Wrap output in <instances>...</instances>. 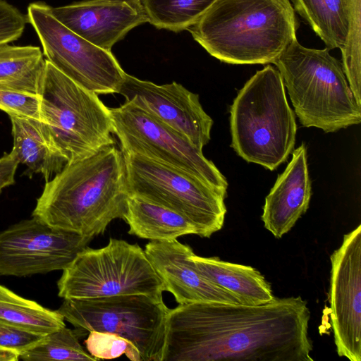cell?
Segmentation results:
<instances>
[{"label": "cell", "instance_id": "ac0fdd59", "mask_svg": "<svg viewBox=\"0 0 361 361\" xmlns=\"http://www.w3.org/2000/svg\"><path fill=\"white\" fill-rule=\"evenodd\" d=\"M190 258L204 277L231 293L242 305L266 304L275 298L270 283L259 271L250 266L225 262L216 257H200L195 253Z\"/></svg>", "mask_w": 361, "mask_h": 361}, {"label": "cell", "instance_id": "277c9868", "mask_svg": "<svg viewBox=\"0 0 361 361\" xmlns=\"http://www.w3.org/2000/svg\"><path fill=\"white\" fill-rule=\"evenodd\" d=\"M230 114L231 147L238 156L271 171L287 160L297 125L277 68L257 71L238 92Z\"/></svg>", "mask_w": 361, "mask_h": 361}, {"label": "cell", "instance_id": "8fae6325", "mask_svg": "<svg viewBox=\"0 0 361 361\" xmlns=\"http://www.w3.org/2000/svg\"><path fill=\"white\" fill-rule=\"evenodd\" d=\"M26 16L46 59L59 71L97 95L118 93L126 73L111 51L97 47L69 30L54 16L51 6L44 2L30 4Z\"/></svg>", "mask_w": 361, "mask_h": 361}, {"label": "cell", "instance_id": "8992f818", "mask_svg": "<svg viewBox=\"0 0 361 361\" xmlns=\"http://www.w3.org/2000/svg\"><path fill=\"white\" fill-rule=\"evenodd\" d=\"M40 121L66 164L114 144L109 108L46 59L40 94Z\"/></svg>", "mask_w": 361, "mask_h": 361}, {"label": "cell", "instance_id": "d6986e66", "mask_svg": "<svg viewBox=\"0 0 361 361\" xmlns=\"http://www.w3.org/2000/svg\"><path fill=\"white\" fill-rule=\"evenodd\" d=\"M13 138L11 152L19 164L27 166L30 178L40 173L47 182L66 164L58 152L40 120L10 116Z\"/></svg>", "mask_w": 361, "mask_h": 361}, {"label": "cell", "instance_id": "4dcf8cb0", "mask_svg": "<svg viewBox=\"0 0 361 361\" xmlns=\"http://www.w3.org/2000/svg\"><path fill=\"white\" fill-rule=\"evenodd\" d=\"M19 163L11 152L0 158V194L6 187L15 183V174Z\"/></svg>", "mask_w": 361, "mask_h": 361}, {"label": "cell", "instance_id": "2e32d148", "mask_svg": "<svg viewBox=\"0 0 361 361\" xmlns=\"http://www.w3.org/2000/svg\"><path fill=\"white\" fill-rule=\"evenodd\" d=\"M145 252L162 281L164 291L170 292L178 305L192 302L240 304L231 293L212 283L195 268L188 245L177 239L150 240Z\"/></svg>", "mask_w": 361, "mask_h": 361}, {"label": "cell", "instance_id": "ffe728a7", "mask_svg": "<svg viewBox=\"0 0 361 361\" xmlns=\"http://www.w3.org/2000/svg\"><path fill=\"white\" fill-rule=\"evenodd\" d=\"M123 220L128 234L150 240H169L197 235L196 227L179 214L159 204L129 196Z\"/></svg>", "mask_w": 361, "mask_h": 361}, {"label": "cell", "instance_id": "7a4b0ae2", "mask_svg": "<svg viewBox=\"0 0 361 361\" xmlns=\"http://www.w3.org/2000/svg\"><path fill=\"white\" fill-rule=\"evenodd\" d=\"M128 197L123 154L112 144L66 164L46 182L32 216L93 239L123 219Z\"/></svg>", "mask_w": 361, "mask_h": 361}, {"label": "cell", "instance_id": "7402d4cb", "mask_svg": "<svg viewBox=\"0 0 361 361\" xmlns=\"http://www.w3.org/2000/svg\"><path fill=\"white\" fill-rule=\"evenodd\" d=\"M295 10L309 23L326 48L341 50L348 30L347 0H293Z\"/></svg>", "mask_w": 361, "mask_h": 361}, {"label": "cell", "instance_id": "d4e9b609", "mask_svg": "<svg viewBox=\"0 0 361 361\" xmlns=\"http://www.w3.org/2000/svg\"><path fill=\"white\" fill-rule=\"evenodd\" d=\"M25 361H97L79 342L75 331L65 326L43 336L19 354Z\"/></svg>", "mask_w": 361, "mask_h": 361}, {"label": "cell", "instance_id": "6da1fadb", "mask_svg": "<svg viewBox=\"0 0 361 361\" xmlns=\"http://www.w3.org/2000/svg\"><path fill=\"white\" fill-rule=\"evenodd\" d=\"M310 319L300 296L178 305L168 312L163 361H312Z\"/></svg>", "mask_w": 361, "mask_h": 361}, {"label": "cell", "instance_id": "3957f363", "mask_svg": "<svg viewBox=\"0 0 361 361\" xmlns=\"http://www.w3.org/2000/svg\"><path fill=\"white\" fill-rule=\"evenodd\" d=\"M298 27L289 0H216L188 30L221 61L267 64L296 38Z\"/></svg>", "mask_w": 361, "mask_h": 361}, {"label": "cell", "instance_id": "cb8c5ba5", "mask_svg": "<svg viewBox=\"0 0 361 361\" xmlns=\"http://www.w3.org/2000/svg\"><path fill=\"white\" fill-rule=\"evenodd\" d=\"M216 0H142L149 23L175 32L188 30Z\"/></svg>", "mask_w": 361, "mask_h": 361}, {"label": "cell", "instance_id": "5bb4252c", "mask_svg": "<svg viewBox=\"0 0 361 361\" xmlns=\"http://www.w3.org/2000/svg\"><path fill=\"white\" fill-rule=\"evenodd\" d=\"M118 94L184 135L198 149L202 151L209 143L213 120L203 109L199 95L182 85H159L126 73Z\"/></svg>", "mask_w": 361, "mask_h": 361}, {"label": "cell", "instance_id": "52a82bcc", "mask_svg": "<svg viewBox=\"0 0 361 361\" xmlns=\"http://www.w3.org/2000/svg\"><path fill=\"white\" fill-rule=\"evenodd\" d=\"M63 299L144 294L162 298L164 286L137 244L111 238L98 249L87 247L63 270L57 282Z\"/></svg>", "mask_w": 361, "mask_h": 361}, {"label": "cell", "instance_id": "1f68e13d", "mask_svg": "<svg viewBox=\"0 0 361 361\" xmlns=\"http://www.w3.org/2000/svg\"><path fill=\"white\" fill-rule=\"evenodd\" d=\"M19 360V355L13 351L0 348V361H16Z\"/></svg>", "mask_w": 361, "mask_h": 361}, {"label": "cell", "instance_id": "f1b7e54d", "mask_svg": "<svg viewBox=\"0 0 361 361\" xmlns=\"http://www.w3.org/2000/svg\"><path fill=\"white\" fill-rule=\"evenodd\" d=\"M27 16L5 0H0V44L18 39L27 23Z\"/></svg>", "mask_w": 361, "mask_h": 361}, {"label": "cell", "instance_id": "9c48e42d", "mask_svg": "<svg viewBox=\"0 0 361 361\" xmlns=\"http://www.w3.org/2000/svg\"><path fill=\"white\" fill-rule=\"evenodd\" d=\"M129 196L171 209L210 238L224 226L226 207L219 191L193 175L142 156L123 153Z\"/></svg>", "mask_w": 361, "mask_h": 361}, {"label": "cell", "instance_id": "ba28073f", "mask_svg": "<svg viewBox=\"0 0 361 361\" xmlns=\"http://www.w3.org/2000/svg\"><path fill=\"white\" fill-rule=\"evenodd\" d=\"M169 308L144 294L64 299L57 311L80 331L107 332L129 341L142 361H163Z\"/></svg>", "mask_w": 361, "mask_h": 361}, {"label": "cell", "instance_id": "9a60e30c", "mask_svg": "<svg viewBox=\"0 0 361 361\" xmlns=\"http://www.w3.org/2000/svg\"><path fill=\"white\" fill-rule=\"evenodd\" d=\"M51 11L69 30L107 51L130 30L149 23L142 0H87L51 6Z\"/></svg>", "mask_w": 361, "mask_h": 361}, {"label": "cell", "instance_id": "83f0119b", "mask_svg": "<svg viewBox=\"0 0 361 361\" xmlns=\"http://www.w3.org/2000/svg\"><path fill=\"white\" fill-rule=\"evenodd\" d=\"M0 110L9 116L40 120V95L0 86Z\"/></svg>", "mask_w": 361, "mask_h": 361}, {"label": "cell", "instance_id": "e0dca14e", "mask_svg": "<svg viewBox=\"0 0 361 361\" xmlns=\"http://www.w3.org/2000/svg\"><path fill=\"white\" fill-rule=\"evenodd\" d=\"M311 196L307 148L302 142L292 152L291 160L265 198L262 215L264 228L281 238L307 212Z\"/></svg>", "mask_w": 361, "mask_h": 361}, {"label": "cell", "instance_id": "44dd1931", "mask_svg": "<svg viewBox=\"0 0 361 361\" xmlns=\"http://www.w3.org/2000/svg\"><path fill=\"white\" fill-rule=\"evenodd\" d=\"M39 47L0 44V86L40 95L46 59Z\"/></svg>", "mask_w": 361, "mask_h": 361}, {"label": "cell", "instance_id": "30bf717a", "mask_svg": "<svg viewBox=\"0 0 361 361\" xmlns=\"http://www.w3.org/2000/svg\"><path fill=\"white\" fill-rule=\"evenodd\" d=\"M123 153L142 156L185 171L226 197L228 182L214 164L184 135L128 102L109 108Z\"/></svg>", "mask_w": 361, "mask_h": 361}, {"label": "cell", "instance_id": "7c38bea8", "mask_svg": "<svg viewBox=\"0 0 361 361\" xmlns=\"http://www.w3.org/2000/svg\"><path fill=\"white\" fill-rule=\"evenodd\" d=\"M92 240L54 228L34 216L21 221L0 232V276L63 271Z\"/></svg>", "mask_w": 361, "mask_h": 361}, {"label": "cell", "instance_id": "5b68a950", "mask_svg": "<svg viewBox=\"0 0 361 361\" xmlns=\"http://www.w3.org/2000/svg\"><path fill=\"white\" fill-rule=\"evenodd\" d=\"M273 63L303 126L333 133L361 122L342 63L326 47L309 49L295 38Z\"/></svg>", "mask_w": 361, "mask_h": 361}, {"label": "cell", "instance_id": "f546056e", "mask_svg": "<svg viewBox=\"0 0 361 361\" xmlns=\"http://www.w3.org/2000/svg\"><path fill=\"white\" fill-rule=\"evenodd\" d=\"M44 335L15 325L0 322V348L18 355L38 342Z\"/></svg>", "mask_w": 361, "mask_h": 361}, {"label": "cell", "instance_id": "4fadbf2b", "mask_svg": "<svg viewBox=\"0 0 361 361\" xmlns=\"http://www.w3.org/2000/svg\"><path fill=\"white\" fill-rule=\"evenodd\" d=\"M329 300L336 351L361 360V225L345 234L330 256Z\"/></svg>", "mask_w": 361, "mask_h": 361}, {"label": "cell", "instance_id": "603a6c76", "mask_svg": "<svg viewBox=\"0 0 361 361\" xmlns=\"http://www.w3.org/2000/svg\"><path fill=\"white\" fill-rule=\"evenodd\" d=\"M0 322L45 335L66 326L57 310L19 296L0 285Z\"/></svg>", "mask_w": 361, "mask_h": 361}, {"label": "cell", "instance_id": "484cf974", "mask_svg": "<svg viewBox=\"0 0 361 361\" xmlns=\"http://www.w3.org/2000/svg\"><path fill=\"white\" fill-rule=\"evenodd\" d=\"M348 30L341 51L343 71L350 89L361 106V0H347Z\"/></svg>", "mask_w": 361, "mask_h": 361}, {"label": "cell", "instance_id": "4316f807", "mask_svg": "<svg viewBox=\"0 0 361 361\" xmlns=\"http://www.w3.org/2000/svg\"><path fill=\"white\" fill-rule=\"evenodd\" d=\"M85 345L87 352L97 360L115 359L125 355L132 361H142L138 350L129 341L114 334L90 331Z\"/></svg>", "mask_w": 361, "mask_h": 361}]
</instances>
